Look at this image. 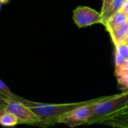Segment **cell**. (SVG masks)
<instances>
[{"label":"cell","mask_w":128,"mask_h":128,"mask_svg":"<svg viewBox=\"0 0 128 128\" xmlns=\"http://www.w3.org/2000/svg\"><path fill=\"white\" fill-rule=\"evenodd\" d=\"M124 43H125V44H128V36L127 37V38L125 39V40L124 41Z\"/></svg>","instance_id":"obj_18"},{"label":"cell","mask_w":128,"mask_h":128,"mask_svg":"<svg viewBox=\"0 0 128 128\" xmlns=\"http://www.w3.org/2000/svg\"><path fill=\"white\" fill-rule=\"evenodd\" d=\"M115 46H116V57H115L116 68L124 67L128 59V44L125 43H122Z\"/></svg>","instance_id":"obj_9"},{"label":"cell","mask_w":128,"mask_h":128,"mask_svg":"<svg viewBox=\"0 0 128 128\" xmlns=\"http://www.w3.org/2000/svg\"><path fill=\"white\" fill-rule=\"evenodd\" d=\"M0 91H1V93L3 94H4L5 96L10 97V98H15V99H16L18 98L16 95H15L14 94H13L10 92V90L4 83V82L2 80H0Z\"/></svg>","instance_id":"obj_13"},{"label":"cell","mask_w":128,"mask_h":128,"mask_svg":"<svg viewBox=\"0 0 128 128\" xmlns=\"http://www.w3.org/2000/svg\"><path fill=\"white\" fill-rule=\"evenodd\" d=\"M0 123L3 127H14L19 123L18 118L11 112L2 110Z\"/></svg>","instance_id":"obj_12"},{"label":"cell","mask_w":128,"mask_h":128,"mask_svg":"<svg viewBox=\"0 0 128 128\" xmlns=\"http://www.w3.org/2000/svg\"><path fill=\"white\" fill-rule=\"evenodd\" d=\"M128 106V91L122 94L99 98L93 106L87 124H100L103 120L122 111Z\"/></svg>","instance_id":"obj_1"},{"label":"cell","mask_w":128,"mask_h":128,"mask_svg":"<svg viewBox=\"0 0 128 128\" xmlns=\"http://www.w3.org/2000/svg\"><path fill=\"white\" fill-rule=\"evenodd\" d=\"M115 75L122 89L124 92L128 91V67L116 68Z\"/></svg>","instance_id":"obj_11"},{"label":"cell","mask_w":128,"mask_h":128,"mask_svg":"<svg viewBox=\"0 0 128 128\" xmlns=\"http://www.w3.org/2000/svg\"><path fill=\"white\" fill-rule=\"evenodd\" d=\"M128 22V14L122 9L121 10L118 11L115 14H113L105 23V27L106 30L109 32L121 25Z\"/></svg>","instance_id":"obj_8"},{"label":"cell","mask_w":128,"mask_h":128,"mask_svg":"<svg viewBox=\"0 0 128 128\" xmlns=\"http://www.w3.org/2000/svg\"><path fill=\"white\" fill-rule=\"evenodd\" d=\"M127 107H128V106H127Z\"/></svg>","instance_id":"obj_20"},{"label":"cell","mask_w":128,"mask_h":128,"mask_svg":"<svg viewBox=\"0 0 128 128\" xmlns=\"http://www.w3.org/2000/svg\"><path fill=\"white\" fill-rule=\"evenodd\" d=\"M122 10L128 14V0H124V1Z\"/></svg>","instance_id":"obj_15"},{"label":"cell","mask_w":128,"mask_h":128,"mask_svg":"<svg viewBox=\"0 0 128 128\" xmlns=\"http://www.w3.org/2000/svg\"><path fill=\"white\" fill-rule=\"evenodd\" d=\"M124 1V0H114L111 3V4L108 7V8L105 10V12L101 14V17H102L101 23L103 25H105L106 21L113 14H115L116 13H117L118 11H119L122 9Z\"/></svg>","instance_id":"obj_10"},{"label":"cell","mask_w":128,"mask_h":128,"mask_svg":"<svg viewBox=\"0 0 128 128\" xmlns=\"http://www.w3.org/2000/svg\"><path fill=\"white\" fill-rule=\"evenodd\" d=\"M99 98L88 100L84 104L65 113L59 118L58 123L64 124L70 128L77 127L82 124H87L92 116L94 103Z\"/></svg>","instance_id":"obj_4"},{"label":"cell","mask_w":128,"mask_h":128,"mask_svg":"<svg viewBox=\"0 0 128 128\" xmlns=\"http://www.w3.org/2000/svg\"><path fill=\"white\" fill-rule=\"evenodd\" d=\"M115 46L124 43L128 36V22L109 31Z\"/></svg>","instance_id":"obj_7"},{"label":"cell","mask_w":128,"mask_h":128,"mask_svg":"<svg viewBox=\"0 0 128 128\" xmlns=\"http://www.w3.org/2000/svg\"><path fill=\"white\" fill-rule=\"evenodd\" d=\"M100 124L110 125L115 128H128V114H115L100 122Z\"/></svg>","instance_id":"obj_6"},{"label":"cell","mask_w":128,"mask_h":128,"mask_svg":"<svg viewBox=\"0 0 128 128\" xmlns=\"http://www.w3.org/2000/svg\"><path fill=\"white\" fill-rule=\"evenodd\" d=\"M17 100H21L26 105H27L38 116H39L44 123L46 124H56L60 117L65 113L70 112L72 110L84 104L86 101L78 102L73 104H42L38 102H32L24 100L18 97Z\"/></svg>","instance_id":"obj_2"},{"label":"cell","mask_w":128,"mask_h":128,"mask_svg":"<svg viewBox=\"0 0 128 128\" xmlns=\"http://www.w3.org/2000/svg\"><path fill=\"white\" fill-rule=\"evenodd\" d=\"M114 0H103V3H102V7H101V10H100V14H102L103 13L105 12V10L108 8V7L111 4V3L113 2Z\"/></svg>","instance_id":"obj_14"},{"label":"cell","mask_w":128,"mask_h":128,"mask_svg":"<svg viewBox=\"0 0 128 128\" xmlns=\"http://www.w3.org/2000/svg\"><path fill=\"white\" fill-rule=\"evenodd\" d=\"M1 100L3 103L2 110L13 113L18 118L19 123L34 124L42 122L40 118L21 100L5 96L2 93Z\"/></svg>","instance_id":"obj_3"},{"label":"cell","mask_w":128,"mask_h":128,"mask_svg":"<svg viewBox=\"0 0 128 128\" xmlns=\"http://www.w3.org/2000/svg\"><path fill=\"white\" fill-rule=\"evenodd\" d=\"M0 1H1V3H2V4H4V3L8 2L9 0H0Z\"/></svg>","instance_id":"obj_17"},{"label":"cell","mask_w":128,"mask_h":128,"mask_svg":"<svg viewBox=\"0 0 128 128\" xmlns=\"http://www.w3.org/2000/svg\"><path fill=\"white\" fill-rule=\"evenodd\" d=\"M73 19L79 28L102 22L101 14L87 6H79L73 11Z\"/></svg>","instance_id":"obj_5"},{"label":"cell","mask_w":128,"mask_h":128,"mask_svg":"<svg viewBox=\"0 0 128 128\" xmlns=\"http://www.w3.org/2000/svg\"><path fill=\"white\" fill-rule=\"evenodd\" d=\"M124 66H126V67H128V59L127 60V62H126V63H125V65Z\"/></svg>","instance_id":"obj_19"},{"label":"cell","mask_w":128,"mask_h":128,"mask_svg":"<svg viewBox=\"0 0 128 128\" xmlns=\"http://www.w3.org/2000/svg\"><path fill=\"white\" fill-rule=\"evenodd\" d=\"M119 113H127L128 114V107H126V108H124V110H122V111H120V112H117V113H116V114H119ZM115 115V114H114ZM113 116V115H112Z\"/></svg>","instance_id":"obj_16"}]
</instances>
